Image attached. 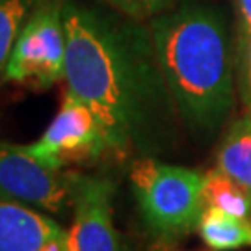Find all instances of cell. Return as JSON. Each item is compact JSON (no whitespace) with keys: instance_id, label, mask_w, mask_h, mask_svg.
I'll list each match as a JSON object with an SVG mask.
<instances>
[{"instance_id":"cell-8","label":"cell","mask_w":251,"mask_h":251,"mask_svg":"<svg viewBox=\"0 0 251 251\" xmlns=\"http://www.w3.org/2000/svg\"><path fill=\"white\" fill-rule=\"evenodd\" d=\"M0 251H69L67 229L43 210L0 198Z\"/></svg>"},{"instance_id":"cell-12","label":"cell","mask_w":251,"mask_h":251,"mask_svg":"<svg viewBox=\"0 0 251 251\" xmlns=\"http://www.w3.org/2000/svg\"><path fill=\"white\" fill-rule=\"evenodd\" d=\"M41 0H0V86L6 82V67L21 28Z\"/></svg>"},{"instance_id":"cell-10","label":"cell","mask_w":251,"mask_h":251,"mask_svg":"<svg viewBox=\"0 0 251 251\" xmlns=\"http://www.w3.org/2000/svg\"><path fill=\"white\" fill-rule=\"evenodd\" d=\"M198 233L212 251H238L251 248V222L234 218L206 206L201 214Z\"/></svg>"},{"instance_id":"cell-14","label":"cell","mask_w":251,"mask_h":251,"mask_svg":"<svg viewBox=\"0 0 251 251\" xmlns=\"http://www.w3.org/2000/svg\"><path fill=\"white\" fill-rule=\"evenodd\" d=\"M236 93L244 112L251 110V36L240 37L236 60Z\"/></svg>"},{"instance_id":"cell-13","label":"cell","mask_w":251,"mask_h":251,"mask_svg":"<svg viewBox=\"0 0 251 251\" xmlns=\"http://www.w3.org/2000/svg\"><path fill=\"white\" fill-rule=\"evenodd\" d=\"M126 17L149 23L160 13L171 9L179 0H99Z\"/></svg>"},{"instance_id":"cell-9","label":"cell","mask_w":251,"mask_h":251,"mask_svg":"<svg viewBox=\"0 0 251 251\" xmlns=\"http://www.w3.org/2000/svg\"><path fill=\"white\" fill-rule=\"evenodd\" d=\"M216 168L236 180L251 196V110L229 125L218 147Z\"/></svg>"},{"instance_id":"cell-2","label":"cell","mask_w":251,"mask_h":251,"mask_svg":"<svg viewBox=\"0 0 251 251\" xmlns=\"http://www.w3.org/2000/svg\"><path fill=\"white\" fill-rule=\"evenodd\" d=\"M162 73L190 132L214 134L234 106L236 63L224 13L199 0L177 2L149 21Z\"/></svg>"},{"instance_id":"cell-7","label":"cell","mask_w":251,"mask_h":251,"mask_svg":"<svg viewBox=\"0 0 251 251\" xmlns=\"http://www.w3.org/2000/svg\"><path fill=\"white\" fill-rule=\"evenodd\" d=\"M114 194L112 180L78 173L67 229L69 251H132L114 224Z\"/></svg>"},{"instance_id":"cell-1","label":"cell","mask_w":251,"mask_h":251,"mask_svg":"<svg viewBox=\"0 0 251 251\" xmlns=\"http://www.w3.org/2000/svg\"><path fill=\"white\" fill-rule=\"evenodd\" d=\"M63 25L67 90L93 110L110 152L158 151L179 114L149 23L102 2L63 0Z\"/></svg>"},{"instance_id":"cell-4","label":"cell","mask_w":251,"mask_h":251,"mask_svg":"<svg viewBox=\"0 0 251 251\" xmlns=\"http://www.w3.org/2000/svg\"><path fill=\"white\" fill-rule=\"evenodd\" d=\"M65 62L63 0H41L15 39L6 67V82L47 90L65 80Z\"/></svg>"},{"instance_id":"cell-11","label":"cell","mask_w":251,"mask_h":251,"mask_svg":"<svg viewBox=\"0 0 251 251\" xmlns=\"http://www.w3.org/2000/svg\"><path fill=\"white\" fill-rule=\"evenodd\" d=\"M203 201L206 206L251 222V196L227 173L214 168L203 175Z\"/></svg>"},{"instance_id":"cell-15","label":"cell","mask_w":251,"mask_h":251,"mask_svg":"<svg viewBox=\"0 0 251 251\" xmlns=\"http://www.w3.org/2000/svg\"><path fill=\"white\" fill-rule=\"evenodd\" d=\"M238 9V34L240 37L251 36V0H236Z\"/></svg>"},{"instance_id":"cell-3","label":"cell","mask_w":251,"mask_h":251,"mask_svg":"<svg viewBox=\"0 0 251 251\" xmlns=\"http://www.w3.org/2000/svg\"><path fill=\"white\" fill-rule=\"evenodd\" d=\"M128 180L145 229L156 240L173 242L198 231L205 210L203 173L140 156L130 164Z\"/></svg>"},{"instance_id":"cell-16","label":"cell","mask_w":251,"mask_h":251,"mask_svg":"<svg viewBox=\"0 0 251 251\" xmlns=\"http://www.w3.org/2000/svg\"><path fill=\"white\" fill-rule=\"evenodd\" d=\"M208 251H212V250H208Z\"/></svg>"},{"instance_id":"cell-6","label":"cell","mask_w":251,"mask_h":251,"mask_svg":"<svg viewBox=\"0 0 251 251\" xmlns=\"http://www.w3.org/2000/svg\"><path fill=\"white\" fill-rule=\"evenodd\" d=\"M25 147L37 160L58 170H67L69 166L95 160L110 152L97 116L69 90L63 93L60 110L45 132Z\"/></svg>"},{"instance_id":"cell-5","label":"cell","mask_w":251,"mask_h":251,"mask_svg":"<svg viewBox=\"0 0 251 251\" xmlns=\"http://www.w3.org/2000/svg\"><path fill=\"white\" fill-rule=\"evenodd\" d=\"M78 171L37 160L25 145L0 142V198L34 206L50 216L73 210Z\"/></svg>"}]
</instances>
